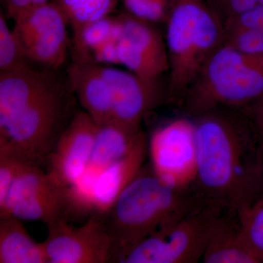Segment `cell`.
Wrapping results in <instances>:
<instances>
[{
	"mask_svg": "<svg viewBox=\"0 0 263 263\" xmlns=\"http://www.w3.org/2000/svg\"><path fill=\"white\" fill-rule=\"evenodd\" d=\"M143 133L142 128L131 129L115 122L100 126L86 172L74 185L91 197V188L97 178L127 155Z\"/></svg>",
	"mask_w": 263,
	"mask_h": 263,
	"instance_id": "16",
	"label": "cell"
},
{
	"mask_svg": "<svg viewBox=\"0 0 263 263\" xmlns=\"http://www.w3.org/2000/svg\"><path fill=\"white\" fill-rule=\"evenodd\" d=\"M52 70L27 67L0 72V129L57 82Z\"/></svg>",
	"mask_w": 263,
	"mask_h": 263,
	"instance_id": "14",
	"label": "cell"
},
{
	"mask_svg": "<svg viewBox=\"0 0 263 263\" xmlns=\"http://www.w3.org/2000/svg\"><path fill=\"white\" fill-rule=\"evenodd\" d=\"M263 97V56L224 43L209 59L179 105L191 117L216 109L243 110Z\"/></svg>",
	"mask_w": 263,
	"mask_h": 263,
	"instance_id": "4",
	"label": "cell"
},
{
	"mask_svg": "<svg viewBox=\"0 0 263 263\" xmlns=\"http://www.w3.org/2000/svg\"><path fill=\"white\" fill-rule=\"evenodd\" d=\"M165 43L167 102L179 105L226 38L224 22L208 0H168Z\"/></svg>",
	"mask_w": 263,
	"mask_h": 263,
	"instance_id": "3",
	"label": "cell"
},
{
	"mask_svg": "<svg viewBox=\"0 0 263 263\" xmlns=\"http://www.w3.org/2000/svg\"><path fill=\"white\" fill-rule=\"evenodd\" d=\"M26 162L9 148L0 147V209L4 206L10 189Z\"/></svg>",
	"mask_w": 263,
	"mask_h": 263,
	"instance_id": "25",
	"label": "cell"
},
{
	"mask_svg": "<svg viewBox=\"0 0 263 263\" xmlns=\"http://www.w3.org/2000/svg\"><path fill=\"white\" fill-rule=\"evenodd\" d=\"M259 4L263 5V0H259Z\"/></svg>",
	"mask_w": 263,
	"mask_h": 263,
	"instance_id": "33",
	"label": "cell"
},
{
	"mask_svg": "<svg viewBox=\"0 0 263 263\" xmlns=\"http://www.w3.org/2000/svg\"><path fill=\"white\" fill-rule=\"evenodd\" d=\"M120 16L110 15L72 33L71 53L75 62H91L96 52L117 39Z\"/></svg>",
	"mask_w": 263,
	"mask_h": 263,
	"instance_id": "20",
	"label": "cell"
},
{
	"mask_svg": "<svg viewBox=\"0 0 263 263\" xmlns=\"http://www.w3.org/2000/svg\"><path fill=\"white\" fill-rule=\"evenodd\" d=\"M0 263H48L43 243L12 214L0 216Z\"/></svg>",
	"mask_w": 263,
	"mask_h": 263,
	"instance_id": "19",
	"label": "cell"
},
{
	"mask_svg": "<svg viewBox=\"0 0 263 263\" xmlns=\"http://www.w3.org/2000/svg\"><path fill=\"white\" fill-rule=\"evenodd\" d=\"M226 32L234 29H251L263 32V5L258 4L243 13L227 19Z\"/></svg>",
	"mask_w": 263,
	"mask_h": 263,
	"instance_id": "27",
	"label": "cell"
},
{
	"mask_svg": "<svg viewBox=\"0 0 263 263\" xmlns=\"http://www.w3.org/2000/svg\"><path fill=\"white\" fill-rule=\"evenodd\" d=\"M126 13L148 23L165 22L168 0H122Z\"/></svg>",
	"mask_w": 263,
	"mask_h": 263,
	"instance_id": "24",
	"label": "cell"
},
{
	"mask_svg": "<svg viewBox=\"0 0 263 263\" xmlns=\"http://www.w3.org/2000/svg\"><path fill=\"white\" fill-rule=\"evenodd\" d=\"M243 110L263 143V97Z\"/></svg>",
	"mask_w": 263,
	"mask_h": 263,
	"instance_id": "29",
	"label": "cell"
},
{
	"mask_svg": "<svg viewBox=\"0 0 263 263\" xmlns=\"http://www.w3.org/2000/svg\"><path fill=\"white\" fill-rule=\"evenodd\" d=\"M119 16L117 66H123L142 79L158 83L161 76L169 71L165 39L155 24L137 18L126 12Z\"/></svg>",
	"mask_w": 263,
	"mask_h": 263,
	"instance_id": "11",
	"label": "cell"
},
{
	"mask_svg": "<svg viewBox=\"0 0 263 263\" xmlns=\"http://www.w3.org/2000/svg\"><path fill=\"white\" fill-rule=\"evenodd\" d=\"M261 197H263V162H262V176H261L260 186H259V198H261Z\"/></svg>",
	"mask_w": 263,
	"mask_h": 263,
	"instance_id": "31",
	"label": "cell"
},
{
	"mask_svg": "<svg viewBox=\"0 0 263 263\" xmlns=\"http://www.w3.org/2000/svg\"><path fill=\"white\" fill-rule=\"evenodd\" d=\"M224 208L206 205L143 240L122 262L194 263L202 258Z\"/></svg>",
	"mask_w": 263,
	"mask_h": 263,
	"instance_id": "6",
	"label": "cell"
},
{
	"mask_svg": "<svg viewBox=\"0 0 263 263\" xmlns=\"http://www.w3.org/2000/svg\"><path fill=\"white\" fill-rule=\"evenodd\" d=\"M150 167L162 181L181 190L193 189L197 148L193 118L179 117L155 129L148 139Z\"/></svg>",
	"mask_w": 263,
	"mask_h": 263,
	"instance_id": "8",
	"label": "cell"
},
{
	"mask_svg": "<svg viewBox=\"0 0 263 263\" xmlns=\"http://www.w3.org/2000/svg\"><path fill=\"white\" fill-rule=\"evenodd\" d=\"M48 228V236L43 245L48 263L116 262L103 214L89 216L81 226L62 220Z\"/></svg>",
	"mask_w": 263,
	"mask_h": 263,
	"instance_id": "10",
	"label": "cell"
},
{
	"mask_svg": "<svg viewBox=\"0 0 263 263\" xmlns=\"http://www.w3.org/2000/svg\"><path fill=\"white\" fill-rule=\"evenodd\" d=\"M148 154V138L144 133L129 152L103 171L91 188L94 214H104L143 167Z\"/></svg>",
	"mask_w": 263,
	"mask_h": 263,
	"instance_id": "17",
	"label": "cell"
},
{
	"mask_svg": "<svg viewBox=\"0 0 263 263\" xmlns=\"http://www.w3.org/2000/svg\"><path fill=\"white\" fill-rule=\"evenodd\" d=\"M33 64L26 55L14 29L10 27L7 15L0 13V72L22 70Z\"/></svg>",
	"mask_w": 263,
	"mask_h": 263,
	"instance_id": "22",
	"label": "cell"
},
{
	"mask_svg": "<svg viewBox=\"0 0 263 263\" xmlns=\"http://www.w3.org/2000/svg\"><path fill=\"white\" fill-rule=\"evenodd\" d=\"M7 17L14 21L33 6V0H3Z\"/></svg>",
	"mask_w": 263,
	"mask_h": 263,
	"instance_id": "30",
	"label": "cell"
},
{
	"mask_svg": "<svg viewBox=\"0 0 263 263\" xmlns=\"http://www.w3.org/2000/svg\"><path fill=\"white\" fill-rule=\"evenodd\" d=\"M41 165L26 162L0 216L12 214L22 220L41 221L47 226L71 217L67 188L57 184Z\"/></svg>",
	"mask_w": 263,
	"mask_h": 263,
	"instance_id": "7",
	"label": "cell"
},
{
	"mask_svg": "<svg viewBox=\"0 0 263 263\" xmlns=\"http://www.w3.org/2000/svg\"><path fill=\"white\" fill-rule=\"evenodd\" d=\"M67 78L82 110L98 125L111 122L113 98L101 66L89 62H72L67 69Z\"/></svg>",
	"mask_w": 263,
	"mask_h": 263,
	"instance_id": "15",
	"label": "cell"
},
{
	"mask_svg": "<svg viewBox=\"0 0 263 263\" xmlns=\"http://www.w3.org/2000/svg\"><path fill=\"white\" fill-rule=\"evenodd\" d=\"M214 10L222 19H227L243 13L259 4V0H208Z\"/></svg>",
	"mask_w": 263,
	"mask_h": 263,
	"instance_id": "28",
	"label": "cell"
},
{
	"mask_svg": "<svg viewBox=\"0 0 263 263\" xmlns=\"http://www.w3.org/2000/svg\"><path fill=\"white\" fill-rule=\"evenodd\" d=\"M13 22V28L33 65L52 70L65 65L71 52L69 26L54 2L33 5Z\"/></svg>",
	"mask_w": 263,
	"mask_h": 263,
	"instance_id": "9",
	"label": "cell"
},
{
	"mask_svg": "<svg viewBox=\"0 0 263 263\" xmlns=\"http://www.w3.org/2000/svg\"><path fill=\"white\" fill-rule=\"evenodd\" d=\"M224 43L243 53L263 56V32L234 29L226 32Z\"/></svg>",
	"mask_w": 263,
	"mask_h": 263,
	"instance_id": "26",
	"label": "cell"
},
{
	"mask_svg": "<svg viewBox=\"0 0 263 263\" xmlns=\"http://www.w3.org/2000/svg\"><path fill=\"white\" fill-rule=\"evenodd\" d=\"M246 241L259 263H263V197L237 212Z\"/></svg>",
	"mask_w": 263,
	"mask_h": 263,
	"instance_id": "23",
	"label": "cell"
},
{
	"mask_svg": "<svg viewBox=\"0 0 263 263\" xmlns=\"http://www.w3.org/2000/svg\"><path fill=\"white\" fill-rule=\"evenodd\" d=\"M100 66L113 98L111 122L131 129H141V123L147 114L167 101V92L161 89L158 83L142 79L117 66Z\"/></svg>",
	"mask_w": 263,
	"mask_h": 263,
	"instance_id": "13",
	"label": "cell"
},
{
	"mask_svg": "<svg viewBox=\"0 0 263 263\" xmlns=\"http://www.w3.org/2000/svg\"><path fill=\"white\" fill-rule=\"evenodd\" d=\"M145 167L103 214L117 262L143 240L206 205L193 189L170 186Z\"/></svg>",
	"mask_w": 263,
	"mask_h": 263,
	"instance_id": "2",
	"label": "cell"
},
{
	"mask_svg": "<svg viewBox=\"0 0 263 263\" xmlns=\"http://www.w3.org/2000/svg\"><path fill=\"white\" fill-rule=\"evenodd\" d=\"M196 136L193 190L208 205L239 212L259 198L263 143L243 110L193 117Z\"/></svg>",
	"mask_w": 263,
	"mask_h": 263,
	"instance_id": "1",
	"label": "cell"
},
{
	"mask_svg": "<svg viewBox=\"0 0 263 263\" xmlns=\"http://www.w3.org/2000/svg\"><path fill=\"white\" fill-rule=\"evenodd\" d=\"M51 0H33V5H37L43 4V3H48V2H50Z\"/></svg>",
	"mask_w": 263,
	"mask_h": 263,
	"instance_id": "32",
	"label": "cell"
},
{
	"mask_svg": "<svg viewBox=\"0 0 263 263\" xmlns=\"http://www.w3.org/2000/svg\"><path fill=\"white\" fill-rule=\"evenodd\" d=\"M202 259L205 263H259L246 241L236 211L223 210Z\"/></svg>",
	"mask_w": 263,
	"mask_h": 263,
	"instance_id": "18",
	"label": "cell"
},
{
	"mask_svg": "<svg viewBox=\"0 0 263 263\" xmlns=\"http://www.w3.org/2000/svg\"><path fill=\"white\" fill-rule=\"evenodd\" d=\"M61 9L72 33L114 14L122 0H52Z\"/></svg>",
	"mask_w": 263,
	"mask_h": 263,
	"instance_id": "21",
	"label": "cell"
},
{
	"mask_svg": "<svg viewBox=\"0 0 263 263\" xmlns=\"http://www.w3.org/2000/svg\"><path fill=\"white\" fill-rule=\"evenodd\" d=\"M57 81L0 129V147L27 162L42 165L54 149L75 110L72 89Z\"/></svg>",
	"mask_w": 263,
	"mask_h": 263,
	"instance_id": "5",
	"label": "cell"
},
{
	"mask_svg": "<svg viewBox=\"0 0 263 263\" xmlns=\"http://www.w3.org/2000/svg\"><path fill=\"white\" fill-rule=\"evenodd\" d=\"M99 127L84 110H77L62 133L46 164L50 177L67 188L84 176L89 164Z\"/></svg>",
	"mask_w": 263,
	"mask_h": 263,
	"instance_id": "12",
	"label": "cell"
}]
</instances>
